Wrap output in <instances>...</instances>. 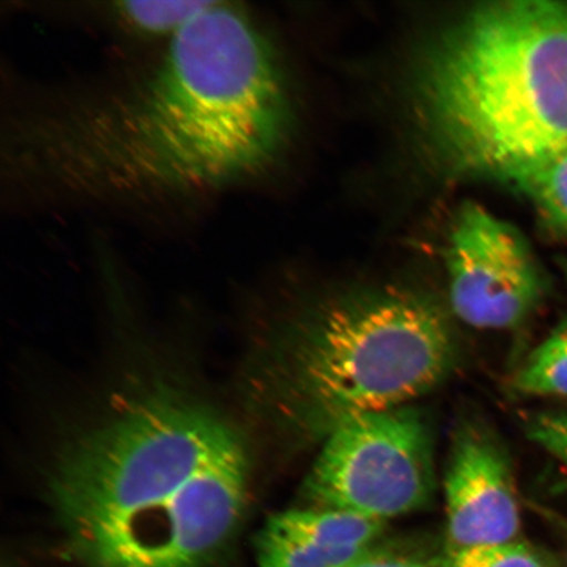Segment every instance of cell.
<instances>
[{"mask_svg": "<svg viewBox=\"0 0 567 567\" xmlns=\"http://www.w3.org/2000/svg\"><path fill=\"white\" fill-rule=\"evenodd\" d=\"M292 112L271 42L240 7L209 2L147 66L12 120L13 189L40 200L152 207L258 179Z\"/></svg>", "mask_w": 567, "mask_h": 567, "instance_id": "6da1fadb", "label": "cell"}, {"mask_svg": "<svg viewBox=\"0 0 567 567\" xmlns=\"http://www.w3.org/2000/svg\"><path fill=\"white\" fill-rule=\"evenodd\" d=\"M250 471L229 421L158 394L71 443L49 487L84 567H212L243 526Z\"/></svg>", "mask_w": 567, "mask_h": 567, "instance_id": "7a4b0ae2", "label": "cell"}, {"mask_svg": "<svg viewBox=\"0 0 567 567\" xmlns=\"http://www.w3.org/2000/svg\"><path fill=\"white\" fill-rule=\"evenodd\" d=\"M417 95L437 147L464 172L516 176L567 151V4H485L425 59Z\"/></svg>", "mask_w": 567, "mask_h": 567, "instance_id": "3957f363", "label": "cell"}, {"mask_svg": "<svg viewBox=\"0 0 567 567\" xmlns=\"http://www.w3.org/2000/svg\"><path fill=\"white\" fill-rule=\"evenodd\" d=\"M457 358L449 315L402 290L338 300L287 326L254 374L255 405L292 442L321 444L357 417L410 405Z\"/></svg>", "mask_w": 567, "mask_h": 567, "instance_id": "277c9868", "label": "cell"}, {"mask_svg": "<svg viewBox=\"0 0 567 567\" xmlns=\"http://www.w3.org/2000/svg\"><path fill=\"white\" fill-rule=\"evenodd\" d=\"M435 484L430 423L408 405L357 417L326 437L303 496L311 507L386 523L429 505Z\"/></svg>", "mask_w": 567, "mask_h": 567, "instance_id": "5b68a950", "label": "cell"}, {"mask_svg": "<svg viewBox=\"0 0 567 567\" xmlns=\"http://www.w3.org/2000/svg\"><path fill=\"white\" fill-rule=\"evenodd\" d=\"M446 268L453 313L473 328H516L542 300V275L526 240L480 205L460 212Z\"/></svg>", "mask_w": 567, "mask_h": 567, "instance_id": "8992f818", "label": "cell"}, {"mask_svg": "<svg viewBox=\"0 0 567 567\" xmlns=\"http://www.w3.org/2000/svg\"><path fill=\"white\" fill-rule=\"evenodd\" d=\"M444 493L451 549L516 540L520 512L512 465L484 424L464 422L455 432Z\"/></svg>", "mask_w": 567, "mask_h": 567, "instance_id": "52a82bcc", "label": "cell"}, {"mask_svg": "<svg viewBox=\"0 0 567 567\" xmlns=\"http://www.w3.org/2000/svg\"><path fill=\"white\" fill-rule=\"evenodd\" d=\"M384 522L329 507H300L269 517L267 528L310 547L330 550L370 549Z\"/></svg>", "mask_w": 567, "mask_h": 567, "instance_id": "ba28073f", "label": "cell"}, {"mask_svg": "<svg viewBox=\"0 0 567 567\" xmlns=\"http://www.w3.org/2000/svg\"><path fill=\"white\" fill-rule=\"evenodd\" d=\"M209 2H116L97 11L113 30L141 41L166 42Z\"/></svg>", "mask_w": 567, "mask_h": 567, "instance_id": "9c48e42d", "label": "cell"}, {"mask_svg": "<svg viewBox=\"0 0 567 567\" xmlns=\"http://www.w3.org/2000/svg\"><path fill=\"white\" fill-rule=\"evenodd\" d=\"M514 388L524 395H567V321L530 352L515 375Z\"/></svg>", "mask_w": 567, "mask_h": 567, "instance_id": "30bf717a", "label": "cell"}, {"mask_svg": "<svg viewBox=\"0 0 567 567\" xmlns=\"http://www.w3.org/2000/svg\"><path fill=\"white\" fill-rule=\"evenodd\" d=\"M553 229L567 236V151L512 181Z\"/></svg>", "mask_w": 567, "mask_h": 567, "instance_id": "8fae6325", "label": "cell"}, {"mask_svg": "<svg viewBox=\"0 0 567 567\" xmlns=\"http://www.w3.org/2000/svg\"><path fill=\"white\" fill-rule=\"evenodd\" d=\"M444 567H555L526 543L512 542L485 547L451 549Z\"/></svg>", "mask_w": 567, "mask_h": 567, "instance_id": "7c38bea8", "label": "cell"}, {"mask_svg": "<svg viewBox=\"0 0 567 567\" xmlns=\"http://www.w3.org/2000/svg\"><path fill=\"white\" fill-rule=\"evenodd\" d=\"M527 435L567 470V413H542L527 422Z\"/></svg>", "mask_w": 567, "mask_h": 567, "instance_id": "4fadbf2b", "label": "cell"}, {"mask_svg": "<svg viewBox=\"0 0 567 567\" xmlns=\"http://www.w3.org/2000/svg\"><path fill=\"white\" fill-rule=\"evenodd\" d=\"M349 567H431L420 557L371 548Z\"/></svg>", "mask_w": 567, "mask_h": 567, "instance_id": "5bb4252c", "label": "cell"}, {"mask_svg": "<svg viewBox=\"0 0 567 567\" xmlns=\"http://www.w3.org/2000/svg\"><path fill=\"white\" fill-rule=\"evenodd\" d=\"M566 561H567V551H566Z\"/></svg>", "mask_w": 567, "mask_h": 567, "instance_id": "9a60e30c", "label": "cell"}]
</instances>
